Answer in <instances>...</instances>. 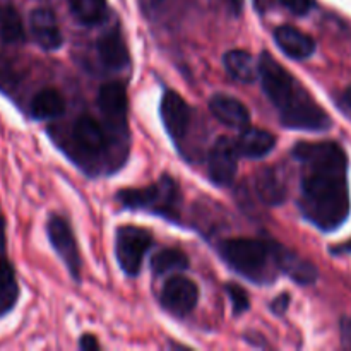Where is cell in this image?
Returning <instances> with one entry per match:
<instances>
[{
    "mask_svg": "<svg viewBox=\"0 0 351 351\" xmlns=\"http://www.w3.org/2000/svg\"><path fill=\"white\" fill-rule=\"evenodd\" d=\"M160 112L165 129L168 130L171 139L180 143L185 134H187L189 125H191V106L187 105V101L178 93L168 89V91H165L163 98H161Z\"/></svg>",
    "mask_w": 351,
    "mask_h": 351,
    "instance_id": "8fae6325",
    "label": "cell"
},
{
    "mask_svg": "<svg viewBox=\"0 0 351 351\" xmlns=\"http://www.w3.org/2000/svg\"><path fill=\"white\" fill-rule=\"evenodd\" d=\"M288 304H290V295L281 293L280 297L271 304V308H273L274 314H283V312H287Z\"/></svg>",
    "mask_w": 351,
    "mask_h": 351,
    "instance_id": "4316f807",
    "label": "cell"
},
{
    "mask_svg": "<svg viewBox=\"0 0 351 351\" xmlns=\"http://www.w3.org/2000/svg\"><path fill=\"white\" fill-rule=\"evenodd\" d=\"M47 233L51 247L60 256L74 280H81V254L71 226L62 216L51 215L47 223Z\"/></svg>",
    "mask_w": 351,
    "mask_h": 351,
    "instance_id": "52a82bcc",
    "label": "cell"
},
{
    "mask_svg": "<svg viewBox=\"0 0 351 351\" xmlns=\"http://www.w3.org/2000/svg\"><path fill=\"white\" fill-rule=\"evenodd\" d=\"M332 254H351V240L350 242H346L345 245H339V247H335V249H331Z\"/></svg>",
    "mask_w": 351,
    "mask_h": 351,
    "instance_id": "1f68e13d",
    "label": "cell"
},
{
    "mask_svg": "<svg viewBox=\"0 0 351 351\" xmlns=\"http://www.w3.org/2000/svg\"><path fill=\"white\" fill-rule=\"evenodd\" d=\"M293 158L302 165L300 211L322 232H332L348 219V158L332 141L298 143Z\"/></svg>",
    "mask_w": 351,
    "mask_h": 351,
    "instance_id": "6da1fadb",
    "label": "cell"
},
{
    "mask_svg": "<svg viewBox=\"0 0 351 351\" xmlns=\"http://www.w3.org/2000/svg\"><path fill=\"white\" fill-rule=\"evenodd\" d=\"M3 249V221L0 218V250Z\"/></svg>",
    "mask_w": 351,
    "mask_h": 351,
    "instance_id": "d6a6232c",
    "label": "cell"
},
{
    "mask_svg": "<svg viewBox=\"0 0 351 351\" xmlns=\"http://www.w3.org/2000/svg\"><path fill=\"white\" fill-rule=\"evenodd\" d=\"M276 146V137L264 129H254V127H243L237 139L235 147L240 156L259 160L269 154Z\"/></svg>",
    "mask_w": 351,
    "mask_h": 351,
    "instance_id": "2e32d148",
    "label": "cell"
},
{
    "mask_svg": "<svg viewBox=\"0 0 351 351\" xmlns=\"http://www.w3.org/2000/svg\"><path fill=\"white\" fill-rule=\"evenodd\" d=\"M17 300V283L10 264L0 256V315L7 314Z\"/></svg>",
    "mask_w": 351,
    "mask_h": 351,
    "instance_id": "cb8c5ba5",
    "label": "cell"
},
{
    "mask_svg": "<svg viewBox=\"0 0 351 351\" xmlns=\"http://www.w3.org/2000/svg\"><path fill=\"white\" fill-rule=\"evenodd\" d=\"M79 348L81 350H99L98 341H96L95 336L86 335L81 338V343H79Z\"/></svg>",
    "mask_w": 351,
    "mask_h": 351,
    "instance_id": "f546056e",
    "label": "cell"
},
{
    "mask_svg": "<svg viewBox=\"0 0 351 351\" xmlns=\"http://www.w3.org/2000/svg\"><path fill=\"white\" fill-rule=\"evenodd\" d=\"M29 27L36 43L43 50H57L64 43V36H62L57 17L50 9H45V7L34 9L29 17Z\"/></svg>",
    "mask_w": 351,
    "mask_h": 351,
    "instance_id": "4fadbf2b",
    "label": "cell"
},
{
    "mask_svg": "<svg viewBox=\"0 0 351 351\" xmlns=\"http://www.w3.org/2000/svg\"><path fill=\"white\" fill-rule=\"evenodd\" d=\"M226 293H228V300H230V304H232L233 314L240 315V314H243L247 308H249V305H250L249 295H247V291L243 290L240 285L228 283L226 285Z\"/></svg>",
    "mask_w": 351,
    "mask_h": 351,
    "instance_id": "484cf974",
    "label": "cell"
},
{
    "mask_svg": "<svg viewBox=\"0 0 351 351\" xmlns=\"http://www.w3.org/2000/svg\"><path fill=\"white\" fill-rule=\"evenodd\" d=\"M276 261L278 269L283 271L288 278L298 285H312L317 280V269L314 264L305 261L304 257L298 256L297 252L285 249V247L278 245L276 250Z\"/></svg>",
    "mask_w": 351,
    "mask_h": 351,
    "instance_id": "e0dca14e",
    "label": "cell"
},
{
    "mask_svg": "<svg viewBox=\"0 0 351 351\" xmlns=\"http://www.w3.org/2000/svg\"><path fill=\"white\" fill-rule=\"evenodd\" d=\"M65 112V99L57 89L45 88L31 101V115L38 120H51Z\"/></svg>",
    "mask_w": 351,
    "mask_h": 351,
    "instance_id": "ffe728a7",
    "label": "cell"
},
{
    "mask_svg": "<svg viewBox=\"0 0 351 351\" xmlns=\"http://www.w3.org/2000/svg\"><path fill=\"white\" fill-rule=\"evenodd\" d=\"M199 300V288L185 276H171L161 290L160 302L170 314L177 317L191 314Z\"/></svg>",
    "mask_w": 351,
    "mask_h": 351,
    "instance_id": "ba28073f",
    "label": "cell"
},
{
    "mask_svg": "<svg viewBox=\"0 0 351 351\" xmlns=\"http://www.w3.org/2000/svg\"><path fill=\"white\" fill-rule=\"evenodd\" d=\"M122 206L130 209H144L158 216L170 219H178V204L180 192L171 177L165 175L156 184L143 189H125L117 194Z\"/></svg>",
    "mask_w": 351,
    "mask_h": 351,
    "instance_id": "277c9868",
    "label": "cell"
},
{
    "mask_svg": "<svg viewBox=\"0 0 351 351\" xmlns=\"http://www.w3.org/2000/svg\"><path fill=\"white\" fill-rule=\"evenodd\" d=\"M259 10H267L274 5L287 7L295 16H305L314 7V0H254Z\"/></svg>",
    "mask_w": 351,
    "mask_h": 351,
    "instance_id": "d4e9b609",
    "label": "cell"
},
{
    "mask_svg": "<svg viewBox=\"0 0 351 351\" xmlns=\"http://www.w3.org/2000/svg\"><path fill=\"white\" fill-rule=\"evenodd\" d=\"M338 105L341 106L343 112L350 113V115H351V86H348V88H346L345 91H343V95L339 96Z\"/></svg>",
    "mask_w": 351,
    "mask_h": 351,
    "instance_id": "f1b7e54d",
    "label": "cell"
},
{
    "mask_svg": "<svg viewBox=\"0 0 351 351\" xmlns=\"http://www.w3.org/2000/svg\"><path fill=\"white\" fill-rule=\"evenodd\" d=\"M71 143L75 149V156L84 163L86 168L101 161L108 151V132L105 127L91 115H81L74 122L71 130Z\"/></svg>",
    "mask_w": 351,
    "mask_h": 351,
    "instance_id": "5b68a950",
    "label": "cell"
},
{
    "mask_svg": "<svg viewBox=\"0 0 351 351\" xmlns=\"http://www.w3.org/2000/svg\"><path fill=\"white\" fill-rule=\"evenodd\" d=\"M225 69L235 81L254 82L259 79L257 60L245 50H230L225 55Z\"/></svg>",
    "mask_w": 351,
    "mask_h": 351,
    "instance_id": "d6986e66",
    "label": "cell"
},
{
    "mask_svg": "<svg viewBox=\"0 0 351 351\" xmlns=\"http://www.w3.org/2000/svg\"><path fill=\"white\" fill-rule=\"evenodd\" d=\"M341 338L343 345L351 348V319H343L341 321Z\"/></svg>",
    "mask_w": 351,
    "mask_h": 351,
    "instance_id": "83f0119b",
    "label": "cell"
},
{
    "mask_svg": "<svg viewBox=\"0 0 351 351\" xmlns=\"http://www.w3.org/2000/svg\"><path fill=\"white\" fill-rule=\"evenodd\" d=\"M257 65L264 93L280 112L285 127L311 132H322L331 127L328 113L276 58L263 51Z\"/></svg>",
    "mask_w": 351,
    "mask_h": 351,
    "instance_id": "7a4b0ae2",
    "label": "cell"
},
{
    "mask_svg": "<svg viewBox=\"0 0 351 351\" xmlns=\"http://www.w3.org/2000/svg\"><path fill=\"white\" fill-rule=\"evenodd\" d=\"M69 7L74 19L84 26H96L108 16L106 0H69Z\"/></svg>",
    "mask_w": 351,
    "mask_h": 351,
    "instance_id": "44dd1931",
    "label": "cell"
},
{
    "mask_svg": "<svg viewBox=\"0 0 351 351\" xmlns=\"http://www.w3.org/2000/svg\"><path fill=\"white\" fill-rule=\"evenodd\" d=\"M98 106L108 129L125 132L127 129V93L120 82H106L99 88Z\"/></svg>",
    "mask_w": 351,
    "mask_h": 351,
    "instance_id": "9c48e42d",
    "label": "cell"
},
{
    "mask_svg": "<svg viewBox=\"0 0 351 351\" xmlns=\"http://www.w3.org/2000/svg\"><path fill=\"white\" fill-rule=\"evenodd\" d=\"M0 40L7 45L24 41V24L12 5L0 7Z\"/></svg>",
    "mask_w": 351,
    "mask_h": 351,
    "instance_id": "7402d4cb",
    "label": "cell"
},
{
    "mask_svg": "<svg viewBox=\"0 0 351 351\" xmlns=\"http://www.w3.org/2000/svg\"><path fill=\"white\" fill-rule=\"evenodd\" d=\"M274 41L285 55L293 60H305L315 51V41L293 26H280L274 31Z\"/></svg>",
    "mask_w": 351,
    "mask_h": 351,
    "instance_id": "5bb4252c",
    "label": "cell"
},
{
    "mask_svg": "<svg viewBox=\"0 0 351 351\" xmlns=\"http://www.w3.org/2000/svg\"><path fill=\"white\" fill-rule=\"evenodd\" d=\"M96 48H98L99 60L108 71H122L129 65V48H127L125 40H123L119 27H112V29L105 31L99 36Z\"/></svg>",
    "mask_w": 351,
    "mask_h": 351,
    "instance_id": "7c38bea8",
    "label": "cell"
},
{
    "mask_svg": "<svg viewBox=\"0 0 351 351\" xmlns=\"http://www.w3.org/2000/svg\"><path fill=\"white\" fill-rule=\"evenodd\" d=\"M278 243L250 237H237L219 245L223 261L254 283H269L276 278Z\"/></svg>",
    "mask_w": 351,
    "mask_h": 351,
    "instance_id": "3957f363",
    "label": "cell"
},
{
    "mask_svg": "<svg viewBox=\"0 0 351 351\" xmlns=\"http://www.w3.org/2000/svg\"><path fill=\"white\" fill-rule=\"evenodd\" d=\"M189 266V257L180 249H163L151 259V269L154 274H168L184 271Z\"/></svg>",
    "mask_w": 351,
    "mask_h": 351,
    "instance_id": "603a6c76",
    "label": "cell"
},
{
    "mask_svg": "<svg viewBox=\"0 0 351 351\" xmlns=\"http://www.w3.org/2000/svg\"><path fill=\"white\" fill-rule=\"evenodd\" d=\"M256 192L261 201L269 206H280L287 199V180L283 171L274 167L263 168L256 175Z\"/></svg>",
    "mask_w": 351,
    "mask_h": 351,
    "instance_id": "ac0fdd59",
    "label": "cell"
},
{
    "mask_svg": "<svg viewBox=\"0 0 351 351\" xmlns=\"http://www.w3.org/2000/svg\"><path fill=\"white\" fill-rule=\"evenodd\" d=\"M209 110L216 120L228 127L243 129L250 122V113L247 106L233 96L215 95L209 99Z\"/></svg>",
    "mask_w": 351,
    "mask_h": 351,
    "instance_id": "9a60e30c",
    "label": "cell"
},
{
    "mask_svg": "<svg viewBox=\"0 0 351 351\" xmlns=\"http://www.w3.org/2000/svg\"><path fill=\"white\" fill-rule=\"evenodd\" d=\"M151 243H153V237L141 226L125 225L117 230L115 254L123 273L129 276L139 274L144 256L151 249Z\"/></svg>",
    "mask_w": 351,
    "mask_h": 351,
    "instance_id": "8992f818",
    "label": "cell"
},
{
    "mask_svg": "<svg viewBox=\"0 0 351 351\" xmlns=\"http://www.w3.org/2000/svg\"><path fill=\"white\" fill-rule=\"evenodd\" d=\"M239 153H237L235 143L228 137H219L211 147L208 156V173L215 184L226 187L235 180L237 167H239Z\"/></svg>",
    "mask_w": 351,
    "mask_h": 351,
    "instance_id": "30bf717a",
    "label": "cell"
},
{
    "mask_svg": "<svg viewBox=\"0 0 351 351\" xmlns=\"http://www.w3.org/2000/svg\"><path fill=\"white\" fill-rule=\"evenodd\" d=\"M233 14H239L240 9H242V0H221Z\"/></svg>",
    "mask_w": 351,
    "mask_h": 351,
    "instance_id": "4dcf8cb0",
    "label": "cell"
}]
</instances>
